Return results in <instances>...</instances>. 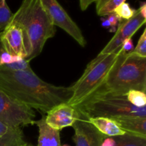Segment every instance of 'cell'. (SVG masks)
Masks as SVG:
<instances>
[{"label":"cell","instance_id":"cell-5","mask_svg":"<svg viewBox=\"0 0 146 146\" xmlns=\"http://www.w3.org/2000/svg\"><path fill=\"white\" fill-rule=\"evenodd\" d=\"M121 49L120 46L110 54H98L88 63L82 76L71 86L73 95L68 102V105L76 106L92 94L108 75L118 57Z\"/></svg>","mask_w":146,"mask_h":146},{"label":"cell","instance_id":"cell-2","mask_svg":"<svg viewBox=\"0 0 146 146\" xmlns=\"http://www.w3.org/2000/svg\"><path fill=\"white\" fill-rule=\"evenodd\" d=\"M131 90L146 91V57L125 53L121 47L104 81L84 101L102 95H123Z\"/></svg>","mask_w":146,"mask_h":146},{"label":"cell","instance_id":"cell-23","mask_svg":"<svg viewBox=\"0 0 146 146\" xmlns=\"http://www.w3.org/2000/svg\"><path fill=\"white\" fill-rule=\"evenodd\" d=\"M106 18L108 20V21H109L110 24H111V27L110 31H116L117 28H115V27H116L117 26H118V24L122 21V19H121L118 16H117L114 12L111 13V14H108V15L106 16Z\"/></svg>","mask_w":146,"mask_h":146},{"label":"cell","instance_id":"cell-28","mask_svg":"<svg viewBox=\"0 0 146 146\" xmlns=\"http://www.w3.org/2000/svg\"><path fill=\"white\" fill-rule=\"evenodd\" d=\"M138 10H139L141 15H142L144 18H146V3L145 2H143L142 4H141Z\"/></svg>","mask_w":146,"mask_h":146},{"label":"cell","instance_id":"cell-14","mask_svg":"<svg viewBox=\"0 0 146 146\" xmlns=\"http://www.w3.org/2000/svg\"><path fill=\"white\" fill-rule=\"evenodd\" d=\"M87 120L99 132L107 137L118 136L125 133L112 118L96 117V118H87Z\"/></svg>","mask_w":146,"mask_h":146},{"label":"cell","instance_id":"cell-1","mask_svg":"<svg viewBox=\"0 0 146 146\" xmlns=\"http://www.w3.org/2000/svg\"><path fill=\"white\" fill-rule=\"evenodd\" d=\"M0 89L31 108L44 113L56 106L68 104L72 86H57L39 78L33 70L0 69Z\"/></svg>","mask_w":146,"mask_h":146},{"label":"cell","instance_id":"cell-8","mask_svg":"<svg viewBox=\"0 0 146 146\" xmlns=\"http://www.w3.org/2000/svg\"><path fill=\"white\" fill-rule=\"evenodd\" d=\"M145 21L146 18H144L139 10L137 9L132 18L128 20H122L118 24L115 35L98 54H107L113 52L121 46L125 40L131 38L136 31L145 24Z\"/></svg>","mask_w":146,"mask_h":146},{"label":"cell","instance_id":"cell-17","mask_svg":"<svg viewBox=\"0 0 146 146\" xmlns=\"http://www.w3.org/2000/svg\"><path fill=\"white\" fill-rule=\"evenodd\" d=\"M115 146H146V137L125 133L122 135L114 136Z\"/></svg>","mask_w":146,"mask_h":146},{"label":"cell","instance_id":"cell-22","mask_svg":"<svg viewBox=\"0 0 146 146\" xmlns=\"http://www.w3.org/2000/svg\"><path fill=\"white\" fill-rule=\"evenodd\" d=\"M133 52L142 57H146V29H144Z\"/></svg>","mask_w":146,"mask_h":146},{"label":"cell","instance_id":"cell-29","mask_svg":"<svg viewBox=\"0 0 146 146\" xmlns=\"http://www.w3.org/2000/svg\"><path fill=\"white\" fill-rule=\"evenodd\" d=\"M101 21H102V26L104 27H106V28H108L110 27L111 28V24L108 21V20L106 18H101Z\"/></svg>","mask_w":146,"mask_h":146},{"label":"cell","instance_id":"cell-15","mask_svg":"<svg viewBox=\"0 0 146 146\" xmlns=\"http://www.w3.org/2000/svg\"><path fill=\"white\" fill-rule=\"evenodd\" d=\"M29 61L23 58L18 62H14V56L8 53L3 44L0 34V69L28 70L31 69Z\"/></svg>","mask_w":146,"mask_h":146},{"label":"cell","instance_id":"cell-12","mask_svg":"<svg viewBox=\"0 0 146 146\" xmlns=\"http://www.w3.org/2000/svg\"><path fill=\"white\" fill-rule=\"evenodd\" d=\"M38 128L37 146H61L60 131L51 128L46 123V115L34 121Z\"/></svg>","mask_w":146,"mask_h":146},{"label":"cell","instance_id":"cell-3","mask_svg":"<svg viewBox=\"0 0 146 146\" xmlns=\"http://www.w3.org/2000/svg\"><path fill=\"white\" fill-rule=\"evenodd\" d=\"M11 23L21 28L27 57L29 62L38 56L48 38L55 36L56 28L40 0H23L13 14Z\"/></svg>","mask_w":146,"mask_h":146},{"label":"cell","instance_id":"cell-26","mask_svg":"<svg viewBox=\"0 0 146 146\" xmlns=\"http://www.w3.org/2000/svg\"><path fill=\"white\" fill-rule=\"evenodd\" d=\"M95 1L96 0H79V4L80 7H81V9L82 11H86L88 9V7L91 4L95 2Z\"/></svg>","mask_w":146,"mask_h":146},{"label":"cell","instance_id":"cell-4","mask_svg":"<svg viewBox=\"0 0 146 146\" xmlns=\"http://www.w3.org/2000/svg\"><path fill=\"white\" fill-rule=\"evenodd\" d=\"M76 107L81 116L85 118L133 115L146 118V106L136 107L130 104L125 94L102 95L90 98Z\"/></svg>","mask_w":146,"mask_h":146},{"label":"cell","instance_id":"cell-10","mask_svg":"<svg viewBox=\"0 0 146 146\" xmlns=\"http://www.w3.org/2000/svg\"><path fill=\"white\" fill-rule=\"evenodd\" d=\"M72 127L75 131L73 140L76 146H101L106 137L81 115Z\"/></svg>","mask_w":146,"mask_h":146},{"label":"cell","instance_id":"cell-19","mask_svg":"<svg viewBox=\"0 0 146 146\" xmlns=\"http://www.w3.org/2000/svg\"><path fill=\"white\" fill-rule=\"evenodd\" d=\"M12 17L13 13L9 8L6 0H0V34L8 27Z\"/></svg>","mask_w":146,"mask_h":146},{"label":"cell","instance_id":"cell-27","mask_svg":"<svg viewBox=\"0 0 146 146\" xmlns=\"http://www.w3.org/2000/svg\"><path fill=\"white\" fill-rule=\"evenodd\" d=\"M10 128H11V127L8 126V125H7L6 124H4V123L0 121V137L4 135Z\"/></svg>","mask_w":146,"mask_h":146},{"label":"cell","instance_id":"cell-18","mask_svg":"<svg viewBox=\"0 0 146 146\" xmlns=\"http://www.w3.org/2000/svg\"><path fill=\"white\" fill-rule=\"evenodd\" d=\"M126 0H96V13L100 17H106Z\"/></svg>","mask_w":146,"mask_h":146},{"label":"cell","instance_id":"cell-24","mask_svg":"<svg viewBox=\"0 0 146 146\" xmlns=\"http://www.w3.org/2000/svg\"><path fill=\"white\" fill-rule=\"evenodd\" d=\"M121 47H122V49L123 50L125 53L132 52L134 49L132 39H131V38H128V39L125 40V41H123V43L122 44Z\"/></svg>","mask_w":146,"mask_h":146},{"label":"cell","instance_id":"cell-7","mask_svg":"<svg viewBox=\"0 0 146 146\" xmlns=\"http://www.w3.org/2000/svg\"><path fill=\"white\" fill-rule=\"evenodd\" d=\"M40 1L54 26L64 30L81 46H86V41L81 29L57 0H40Z\"/></svg>","mask_w":146,"mask_h":146},{"label":"cell","instance_id":"cell-16","mask_svg":"<svg viewBox=\"0 0 146 146\" xmlns=\"http://www.w3.org/2000/svg\"><path fill=\"white\" fill-rule=\"evenodd\" d=\"M23 131L20 127L11 128L0 137V146H26Z\"/></svg>","mask_w":146,"mask_h":146},{"label":"cell","instance_id":"cell-9","mask_svg":"<svg viewBox=\"0 0 146 146\" xmlns=\"http://www.w3.org/2000/svg\"><path fill=\"white\" fill-rule=\"evenodd\" d=\"M79 118L80 113L76 107L61 104L47 112L46 123L51 128L60 131L64 128L72 126Z\"/></svg>","mask_w":146,"mask_h":146},{"label":"cell","instance_id":"cell-20","mask_svg":"<svg viewBox=\"0 0 146 146\" xmlns=\"http://www.w3.org/2000/svg\"><path fill=\"white\" fill-rule=\"evenodd\" d=\"M127 100L130 104L136 107L146 106V94L143 91L131 90L125 94Z\"/></svg>","mask_w":146,"mask_h":146},{"label":"cell","instance_id":"cell-31","mask_svg":"<svg viewBox=\"0 0 146 146\" xmlns=\"http://www.w3.org/2000/svg\"><path fill=\"white\" fill-rule=\"evenodd\" d=\"M26 146H32V145H28V144H27V145H26Z\"/></svg>","mask_w":146,"mask_h":146},{"label":"cell","instance_id":"cell-6","mask_svg":"<svg viewBox=\"0 0 146 146\" xmlns=\"http://www.w3.org/2000/svg\"><path fill=\"white\" fill-rule=\"evenodd\" d=\"M34 110L0 89V121L11 128L34 125Z\"/></svg>","mask_w":146,"mask_h":146},{"label":"cell","instance_id":"cell-11","mask_svg":"<svg viewBox=\"0 0 146 146\" xmlns=\"http://www.w3.org/2000/svg\"><path fill=\"white\" fill-rule=\"evenodd\" d=\"M1 38L7 52L12 56H17L26 59L27 53L24 48L22 31L19 26L10 22L1 34Z\"/></svg>","mask_w":146,"mask_h":146},{"label":"cell","instance_id":"cell-21","mask_svg":"<svg viewBox=\"0 0 146 146\" xmlns=\"http://www.w3.org/2000/svg\"><path fill=\"white\" fill-rule=\"evenodd\" d=\"M136 10L133 9L128 3L123 2L120 4L113 12L122 20H128L133 17Z\"/></svg>","mask_w":146,"mask_h":146},{"label":"cell","instance_id":"cell-13","mask_svg":"<svg viewBox=\"0 0 146 146\" xmlns=\"http://www.w3.org/2000/svg\"><path fill=\"white\" fill-rule=\"evenodd\" d=\"M113 119L125 133L146 137V118L133 115L116 117Z\"/></svg>","mask_w":146,"mask_h":146},{"label":"cell","instance_id":"cell-25","mask_svg":"<svg viewBox=\"0 0 146 146\" xmlns=\"http://www.w3.org/2000/svg\"><path fill=\"white\" fill-rule=\"evenodd\" d=\"M101 146H115V141L113 137H106L101 143Z\"/></svg>","mask_w":146,"mask_h":146},{"label":"cell","instance_id":"cell-30","mask_svg":"<svg viewBox=\"0 0 146 146\" xmlns=\"http://www.w3.org/2000/svg\"><path fill=\"white\" fill-rule=\"evenodd\" d=\"M61 146H70V145H66V144H65V145H61Z\"/></svg>","mask_w":146,"mask_h":146}]
</instances>
